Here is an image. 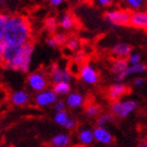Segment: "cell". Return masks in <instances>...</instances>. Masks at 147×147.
<instances>
[{
    "label": "cell",
    "instance_id": "obj_30",
    "mask_svg": "<svg viewBox=\"0 0 147 147\" xmlns=\"http://www.w3.org/2000/svg\"><path fill=\"white\" fill-rule=\"evenodd\" d=\"M65 108V103L63 101H57L55 103V110L56 111H62Z\"/></svg>",
    "mask_w": 147,
    "mask_h": 147
},
{
    "label": "cell",
    "instance_id": "obj_26",
    "mask_svg": "<svg viewBox=\"0 0 147 147\" xmlns=\"http://www.w3.org/2000/svg\"><path fill=\"white\" fill-rule=\"evenodd\" d=\"M128 62L129 64H137L141 62V57L139 54H130L128 56Z\"/></svg>",
    "mask_w": 147,
    "mask_h": 147
},
{
    "label": "cell",
    "instance_id": "obj_20",
    "mask_svg": "<svg viewBox=\"0 0 147 147\" xmlns=\"http://www.w3.org/2000/svg\"><path fill=\"white\" fill-rule=\"evenodd\" d=\"M54 90L56 92L57 95H67L68 92H71V85H69V83L66 82V81L55 83Z\"/></svg>",
    "mask_w": 147,
    "mask_h": 147
},
{
    "label": "cell",
    "instance_id": "obj_28",
    "mask_svg": "<svg viewBox=\"0 0 147 147\" xmlns=\"http://www.w3.org/2000/svg\"><path fill=\"white\" fill-rule=\"evenodd\" d=\"M54 38H55L58 44H64L66 42V37H65L64 34H57Z\"/></svg>",
    "mask_w": 147,
    "mask_h": 147
},
{
    "label": "cell",
    "instance_id": "obj_35",
    "mask_svg": "<svg viewBox=\"0 0 147 147\" xmlns=\"http://www.w3.org/2000/svg\"><path fill=\"white\" fill-rule=\"evenodd\" d=\"M49 1H51L53 5H59V4H61L63 2V0H49Z\"/></svg>",
    "mask_w": 147,
    "mask_h": 147
},
{
    "label": "cell",
    "instance_id": "obj_21",
    "mask_svg": "<svg viewBox=\"0 0 147 147\" xmlns=\"http://www.w3.org/2000/svg\"><path fill=\"white\" fill-rule=\"evenodd\" d=\"M59 24L61 25L64 30H71L74 26V18L71 14H64L61 16Z\"/></svg>",
    "mask_w": 147,
    "mask_h": 147
},
{
    "label": "cell",
    "instance_id": "obj_5",
    "mask_svg": "<svg viewBox=\"0 0 147 147\" xmlns=\"http://www.w3.org/2000/svg\"><path fill=\"white\" fill-rule=\"evenodd\" d=\"M47 84L45 76L41 71H35L31 74L28 78V87L35 92H42L44 90Z\"/></svg>",
    "mask_w": 147,
    "mask_h": 147
},
{
    "label": "cell",
    "instance_id": "obj_22",
    "mask_svg": "<svg viewBox=\"0 0 147 147\" xmlns=\"http://www.w3.org/2000/svg\"><path fill=\"white\" fill-rule=\"evenodd\" d=\"M58 26V21L56 18H47L45 20V28L49 32H55Z\"/></svg>",
    "mask_w": 147,
    "mask_h": 147
},
{
    "label": "cell",
    "instance_id": "obj_13",
    "mask_svg": "<svg viewBox=\"0 0 147 147\" xmlns=\"http://www.w3.org/2000/svg\"><path fill=\"white\" fill-rule=\"evenodd\" d=\"M126 92H127L126 86L123 85L121 82H118V83H116V84H113V85L109 88L108 97H109L110 100L117 101V100L121 98L123 95H125Z\"/></svg>",
    "mask_w": 147,
    "mask_h": 147
},
{
    "label": "cell",
    "instance_id": "obj_10",
    "mask_svg": "<svg viewBox=\"0 0 147 147\" xmlns=\"http://www.w3.org/2000/svg\"><path fill=\"white\" fill-rule=\"evenodd\" d=\"M130 24L135 28L147 30V13L146 12H134L131 13Z\"/></svg>",
    "mask_w": 147,
    "mask_h": 147
},
{
    "label": "cell",
    "instance_id": "obj_15",
    "mask_svg": "<svg viewBox=\"0 0 147 147\" xmlns=\"http://www.w3.org/2000/svg\"><path fill=\"white\" fill-rule=\"evenodd\" d=\"M28 101V92H23V90H18V92H13L12 96H11V102L14 105H17V106L26 104Z\"/></svg>",
    "mask_w": 147,
    "mask_h": 147
},
{
    "label": "cell",
    "instance_id": "obj_25",
    "mask_svg": "<svg viewBox=\"0 0 147 147\" xmlns=\"http://www.w3.org/2000/svg\"><path fill=\"white\" fill-rule=\"evenodd\" d=\"M99 111H100V108H99V106H97V105H89L88 107L86 108V110H85L86 115L89 116V117L96 116Z\"/></svg>",
    "mask_w": 147,
    "mask_h": 147
},
{
    "label": "cell",
    "instance_id": "obj_16",
    "mask_svg": "<svg viewBox=\"0 0 147 147\" xmlns=\"http://www.w3.org/2000/svg\"><path fill=\"white\" fill-rule=\"evenodd\" d=\"M83 103H84L83 97L77 92H73L71 95H68L66 98V104L71 108H79L82 106Z\"/></svg>",
    "mask_w": 147,
    "mask_h": 147
},
{
    "label": "cell",
    "instance_id": "obj_6",
    "mask_svg": "<svg viewBox=\"0 0 147 147\" xmlns=\"http://www.w3.org/2000/svg\"><path fill=\"white\" fill-rule=\"evenodd\" d=\"M57 94L55 90H42L35 97V103L40 107H45L57 102Z\"/></svg>",
    "mask_w": 147,
    "mask_h": 147
},
{
    "label": "cell",
    "instance_id": "obj_1",
    "mask_svg": "<svg viewBox=\"0 0 147 147\" xmlns=\"http://www.w3.org/2000/svg\"><path fill=\"white\" fill-rule=\"evenodd\" d=\"M34 45L28 42L23 45H11L0 41V57L4 66L14 71L26 73L30 68Z\"/></svg>",
    "mask_w": 147,
    "mask_h": 147
},
{
    "label": "cell",
    "instance_id": "obj_29",
    "mask_svg": "<svg viewBox=\"0 0 147 147\" xmlns=\"http://www.w3.org/2000/svg\"><path fill=\"white\" fill-rule=\"evenodd\" d=\"M80 69L81 68L79 67V63L76 61H74L73 63L71 64V73L73 74H79L80 73Z\"/></svg>",
    "mask_w": 147,
    "mask_h": 147
},
{
    "label": "cell",
    "instance_id": "obj_9",
    "mask_svg": "<svg viewBox=\"0 0 147 147\" xmlns=\"http://www.w3.org/2000/svg\"><path fill=\"white\" fill-rule=\"evenodd\" d=\"M52 80L53 82L55 83L62 82V81L69 82V80H71V73L67 69H64V68L59 67L57 65H54L52 68Z\"/></svg>",
    "mask_w": 147,
    "mask_h": 147
},
{
    "label": "cell",
    "instance_id": "obj_24",
    "mask_svg": "<svg viewBox=\"0 0 147 147\" xmlns=\"http://www.w3.org/2000/svg\"><path fill=\"white\" fill-rule=\"evenodd\" d=\"M113 118L110 115H104V116H102L99 118L98 122H97V124H98V126H101V127H105L106 126V124H108V123L113 122Z\"/></svg>",
    "mask_w": 147,
    "mask_h": 147
},
{
    "label": "cell",
    "instance_id": "obj_3",
    "mask_svg": "<svg viewBox=\"0 0 147 147\" xmlns=\"http://www.w3.org/2000/svg\"><path fill=\"white\" fill-rule=\"evenodd\" d=\"M138 107L137 102L134 100H126V101H116L111 105V111L115 116L119 118H125L135 111Z\"/></svg>",
    "mask_w": 147,
    "mask_h": 147
},
{
    "label": "cell",
    "instance_id": "obj_14",
    "mask_svg": "<svg viewBox=\"0 0 147 147\" xmlns=\"http://www.w3.org/2000/svg\"><path fill=\"white\" fill-rule=\"evenodd\" d=\"M131 47L125 43H119L113 47V54L118 58H126L130 55Z\"/></svg>",
    "mask_w": 147,
    "mask_h": 147
},
{
    "label": "cell",
    "instance_id": "obj_8",
    "mask_svg": "<svg viewBox=\"0 0 147 147\" xmlns=\"http://www.w3.org/2000/svg\"><path fill=\"white\" fill-rule=\"evenodd\" d=\"M147 69V66L143 63H137V64H129V66L127 67L125 71H123L122 74L118 75L117 77V81L118 82H121L125 79L126 77L130 76V75H135V74H141L143 71H145Z\"/></svg>",
    "mask_w": 147,
    "mask_h": 147
},
{
    "label": "cell",
    "instance_id": "obj_31",
    "mask_svg": "<svg viewBox=\"0 0 147 147\" xmlns=\"http://www.w3.org/2000/svg\"><path fill=\"white\" fill-rule=\"evenodd\" d=\"M84 57H85V55L83 53H78L76 55V57H75V61L80 63V62H82L84 60Z\"/></svg>",
    "mask_w": 147,
    "mask_h": 147
},
{
    "label": "cell",
    "instance_id": "obj_12",
    "mask_svg": "<svg viewBox=\"0 0 147 147\" xmlns=\"http://www.w3.org/2000/svg\"><path fill=\"white\" fill-rule=\"evenodd\" d=\"M54 119H55V122L57 124L63 126V127H65V128L67 129L74 128V126H75V121L68 117V115L65 113L64 110L57 111V113L54 117Z\"/></svg>",
    "mask_w": 147,
    "mask_h": 147
},
{
    "label": "cell",
    "instance_id": "obj_32",
    "mask_svg": "<svg viewBox=\"0 0 147 147\" xmlns=\"http://www.w3.org/2000/svg\"><path fill=\"white\" fill-rule=\"evenodd\" d=\"M46 43H47V45L51 46V47H56L57 46V41L55 40V38H49V39H47V41H46Z\"/></svg>",
    "mask_w": 147,
    "mask_h": 147
},
{
    "label": "cell",
    "instance_id": "obj_11",
    "mask_svg": "<svg viewBox=\"0 0 147 147\" xmlns=\"http://www.w3.org/2000/svg\"><path fill=\"white\" fill-rule=\"evenodd\" d=\"M94 136H95L96 141L99 142V143H102V144L107 145L110 144V143H113V136L110 135L104 127H101V126H98L94 130Z\"/></svg>",
    "mask_w": 147,
    "mask_h": 147
},
{
    "label": "cell",
    "instance_id": "obj_7",
    "mask_svg": "<svg viewBox=\"0 0 147 147\" xmlns=\"http://www.w3.org/2000/svg\"><path fill=\"white\" fill-rule=\"evenodd\" d=\"M80 77L81 79L87 84H96L98 82V74L92 65L85 64L80 69Z\"/></svg>",
    "mask_w": 147,
    "mask_h": 147
},
{
    "label": "cell",
    "instance_id": "obj_19",
    "mask_svg": "<svg viewBox=\"0 0 147 147\" xmlns=\"http://www.w3.org/2000/svg\"><path fill=\"white\" fill-rule=\"evenodd\" d=\"M71 142V139L67 135L64 134H60L54 137L52 140V144L56 147H66Z\"/></svg>",
    "mask_w": 147,
    "mask_h": 147
},
{
    "label": "cell",
    "instance_id": "obj_37",
    "mask_svg": "<svg viewBox=\"0 0 147 147\" xmlns=\"http://www.w3.org/2000/svg\"><path fill=\"white\" fill-rule=\"evenodd\" d=\"M82 1H87V0H82Z\"/></svg>",
    "mask_w": 147,
    "mask_h": 147
},
{
    "label": "cell",
    "instance_id": "obj_27",
    "mask_svg": "<svg viewBox=\"0 0 147 147\" xmlns=\"http://www.w3.org/2000/svg\"><path fill=\"white\" fill-rule=\"evenodd\" d=\"M126 2L132 9H140L143 4V0H126Z\"/></svg>",
    "mask_w": 147,
    "mask_h": 147
},
{
    "label": "cell",
    "instance_id": "obj_23",
    "mask_svg": "<svg viewBox=\"0 0 147 147\" xmlns=\"http://www.w3.org/2000/svg\"><path fill=\"white\" fill-rule=\"evenodd\" d=\"M67 49L71 51V52H77L78 49H80V41L78 39H75V38H71V39L67 40Z\"/></svg>",
    "mask_w": 147,
    "mask_h": 147
},
{
    "label": "cell",
    "instance_id": "obj_33",
    "mask_svg": "<svg viewBox=\"0 0 147 147\" xmlns=\"http://www.w3.org/2000/svg\"><path fill=\"white\" fill-rule=\"evenodd\" d=\"M111 1H113V0H98L99 4H101V5H104V6L109 5L110 3H111Z\"/></svg>",
    "mask_w": 147,
    "mask_h": 147
},
{
    "label": "cell",
    "instance_id": "obj_34",
    "mask_svg": "<svg viewBox=\"0 0 147 147\" xmlns=\"http://www.w3.org/2000/svg\"><path fill=\"white\" fill-rule=\"evenodd\" d=\"M144 82H145V81L143 79H141V78H138V79L135 80L136 86H142L143 84H144Z\"/></svg>",
    "mask_w": 147,
    "mask_h": 147
},
{
    "label": "cell",
    "instance_id": "obj_17",
    "mask_svg": "<svg viewBox=\"0 0 147 147\" xmlns=\"http://www.w3.org/2000/svg\"><path fill=\"white\" fill-rule=\"evenodd\" d=\"M128 66V60H126L125 58H118L113 63V73L116 74L117 76H118L120 74H122L123 71H125Z\"/></svg>",
    "mask_w": 147,
    "mask_h": 147
},
{
    "label": "cell",
    "instance_id": "obj_2",
    "mask_svg": "<svg viewBox=\"0 0 147 147\" xmlns=\"http://www.w3.org/2000/svg\"><path fill=\"white\" fill-rule=\"evenodd\" d=\"M31 28L26 19L9 15L3 28H0V41L11 45H23L30 42Z\"/></svg>",
    "mask_w": 147,
    "mask_h": 147
},
{
    "label": "cell",
    "instance_id": "obj_36",
    "mask_svg": "<svg viewBox=\"0 0 147 147\" xmlns=\"http://www.w3.org/2000/svg\"><path fill=\"white\" fill-rule=\"evenodd\" d=\"M140 146H142V147H145V146H146V147H147V143L143 142V143H141V145H140Z\"/></svg>",
    "mask_w": 147,
    "mask_h": 147
},
{
    "label": "cell",
    "instance_id": "obj_18",
    "mask_svg": "<svg viewBox=\"0 0 147 147\" xmlns=\"http://www.w3.org/2000/svg\"><path fill=\"white\" fill-rule=\"evenodd\" d=\"M78 139L79 142L83 145H90L95 140V136H94V131L88 130V129H84L82 131L79 132L78 135Z\"/></svg>",
    "mask_w": 147,
    "mask_h": 147
},
{
    "label": "cell",
    "instance_id": "obj_4",
    "mask_svg": "<svg viewBox=\"0 0 147 147\" xmlns=\"http://www.w3.org/2000/svg\"><path fill=\"white\" fill-rule=\"evenodd\" d=\"M131 13L126 9H117L113 12H108L105 15L106 21L115 25H127L130 24Z\"/></svg>",
    "mask_w": 147,
    "mask_h": 147
}]
</instances>
